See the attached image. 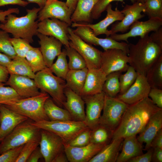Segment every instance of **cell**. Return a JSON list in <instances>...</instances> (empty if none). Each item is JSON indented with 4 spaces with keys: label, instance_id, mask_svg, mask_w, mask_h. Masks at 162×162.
<instances>
[{
    "label": "cell",
    "instance_id": "6da1fadb",
    "mask_svg": "<svg viewBox=\"0 0 162 162\" xmlns=\"http://www.w3.org/2000/svg\"><path fill=\"white\" fill-rule=\"evenodd\" d=\"M160 109L148 96L128 105L119 125L113 132L112 140L136 135L142 130L151 116Z\"/></svg>",
    "mask_w": 162,
    "mask_h": 162
},
{
    "label": "cell",
    "instance_id": "7a4b0ae2",
    "mask_svg": "<svg viewBox=\"0 0 162 162\" xmlns=\"http://www.w3.org/2000/svg\"><path fill=\"white\" fill-rule=\"evenodd\" d=\"M128 55L129 65L138 74L146 76L162 55V47L154 42L148 35L140 38L135 44H129Z\"/></svg>",
    "mask_w": 162,
    "mask_h": 162
},
{
    "label": "cell",
    "instance_id": "3957f363",
    "mask_svg": "<svg viewBox=\"0 0 162 162\" xmlns=\"http://www.w3.org/2000/svg\"><path fill=\"white\" fill-rule=\"evenodd\" d=\"M41 9L34 8L26 10V14L17 17L11 14L0 23V29L11 34L14 37L26 40L30 43L33 42V37L38 33V24L36 20Z\"/></svg>",
    "mask_w": 162,
    "mask_h": 162
},
{
    "label": "cell",
    "instance_id": "277c9868",
    "mask_svg": "<svg viewBox=\"0 0 162 162\" xmlns=\"http://www.w3.org/2000/svg\"><path fill=\"white\" fill-rule=\"evenodd\" d=\"M49 98L48 94L43 92L37 96L7 101L2 104L34 122L49 120L45 112L44 105L46 100Z\"/></svg>",
    "mask_w": 162,
    "mask_h": 162
},
{
    "label": "cell",
    "instance_id": "5b68a950",
    "mask_svg": "<svg viewBox=\"0 0 162 162\" xmlns=\"http://www.w3.org/2000/svg\"><path fill=\"white\" fill-rule=\"evenodd\" d=\"M39 89L49 94L58 106H63L66 100L64 90L66 87L64 80L54 75L49 68L37 72L34 79Z\"/></svg>",
    "mask_w": 162,
    "mask_h": 162
},
{
    "label": "cell",
    "instance_id": "8992f818",
    "mask_svg": "<svg viewBox=\"0 0 162 162\" xmlns=\"http://www.w3.org/2000/svg\"><path fill=\"white\" fill-rule=\"evenodd\" d=\"M32 121L29 118L20 123L1 141L0 155L40 136V129L32 123Z\"/></svg>",
    "mask_w": 162,
    "mask_h": 162
},
{
    "label": "cell",
    "instance_id": "52a82bcc",
    "mask_svg": "<svg viewBox=\"0 0 162 162\" xmlns=\"http://www.w3.org/2000/svg\"><path fill=\"white\" fill-rule=\"evenodd\" d=\"M32 123L40 129L52 132L58 136L64 143H67L83 131L89 128L84 122L74 120L32 121Z\"/></svg>",
    "mask_w": 162,
    "mask_h": 162
},
{
    "label": "cell",
    "instance_id": "ba28073f",
    "mask_svg": "<svg viewBox=\"0 0 162 162\" xmlns=\"http://www.w3.org/2000/svg\"><path fill=\"white\" fill-rule=\"evenodd\" d=\"M72 27L76 28L73 29L74 32L82 40L91 45L99 46L104 50L117 49L123 50L128 54L129 44L124 42H119L112 39L110 36L106 38L98 37L92 30L87 26L86 22H72Z\"/></svg>",
    "mask_w": 162,
    "mask_h": 162
},
{
    "label": "cell",
    "instance_id": "9c48e42d",
    "mask_svg": "<svg viewBox=\"0 0 162 162\" xmlns=\"http://www.w3.org/2000/svg\"><path fill=\"white\" fill-rule=\"evenodd\" d=\"M128 105L116 98L105 95L103 112L99 124L114 132L119 125Z\"/></svg>",
    "mask_w": 162,
    "mask_h": 162
},
{
    "label": "cell",
    "instance_id": "30bf717a",
    "mask_svg": "<svg viewBox=\"0 0 162 162\" xmlns=\"http://www.w3.org/2000/svg\"><path fill=\"white\" fill-rule=\"evenodd\" d=\"M68 33L70 46L75 49L83 57L88 69L100 68L102 51L84 41L69 27Z\"/></svg>",
    "mask_w": 162,
    "mask_h": 162
},
{
    "label": "cell",
    "instance_id": "8fae6325",
    "mask_svg": "<svg viewBox=\"0 0 162 162\" xmlns=\"http://www.w3.org/2000/svg\"><path fill=\"white\" fill-rule=\"evenodd\" d=\"M127 53L121 50L112 49L102 52L100 68L106 75L114 72H125L129 66Z\"/></svg>",
    "mask_w": 162,
    "mask_h": 162
},
{
    "label": "cell",
    "instance_id": "7c38bea8",
    "mask_svg": "<svg viewBox=\"0 0 162 162\" xmlns=\"http://www.w3.org/2000/svg\"><path fill=\"white\" fill-rule=\"evenodd\" d=\"M65 22L55 18H47L38 22V32L53 37L59 40L65 47H69L68 28Z\"/></svg>",
    "mask_w": 162,
    "mask_h": 162
},
{
    "label": "cell",
    "instance_id": "4fadbf2b",
    "mask_svg": "<svg viewBox=\"0 0 162 162\" xmlns=\"http://www.w3.org/2000/svg\"><path fill=\"white\" fill-rule=\"evenodd\" d=\"M162 26V19L150 18L144 21L138 20L130 26L128 32L122 34L115 33L110 37L118 41H124L128 43L129 38L136 36L142 38L148 35L150 32L157 30Z\"/></svg>",
    "mask_w": 162,
    "mask_h": 162
},
{
    "label": "cell",
    "instance_id": "5bb4252c",
    "mask_svg": "<svg viewBox=\"0 0 162 162\" xmlns=\"http://www.w3.org/2000/svg\"><path fill=\"white\" fill-rule=\"evenodd\" d=\"M39 145L46 162H52L59 154L64 151V142L62 138L45 130L40 129Z\"/></svg>",
    "mask_w": 162,
    "mask_h": 162
},
{
    "label": "cell",
    "instance_id": "9a60e30c",
    "mask_svg": "<svg viewBox=\"0 0 162 162\" xmlns=\"http://www.w3.org/2000/svg\"><path fill=\"white\" fill-rule=\"evenodd\" d=\"M145 8L143 4L136 1L131 5L126 4L121 12L124 15L122 20L112 24L110 30V35L118 32L125 33L135 22L145 16L142 12Z\"/></svg>",
    "mask_w": 162,
    "mask_h": 162
},
{
    "label": "cell",
    "instance_id": "2e32d148",
    "mask_svg": "<svg viewBox=\"0 0 162 162\" xmlns=\"http://www.w3.org/2000/svg\"><path fill=\"white\" fill-rule=\"evenodd\" d=\"M105 96L104 94L102 92L82 97L86 106L84 122L91 130L99 124L104 105Z\"/></svg>",
    "mask_w": 162,
    "mask_h": 162
},
{
    "label": "cell",
    "instance_id": "e0dca14e",
    "mask_svg": "<svg viewBox=\"0 0 162 162\" xmlns=\"http://www.w3.org/2000/svg\"><path fill=\"white\" fill-rule=\"evenodd\" d=\"M151 88L146 76L138 74L135 81L129 88L116 98L128 105L132 104L148 96Z\"/></svg>",
    "mask_w": 162,
    "mask_h": 162
},
{
    "label": "cell",
    "instance_id": "ac0fdd59",
    "mask_svg": "<svg viewBox=\"0 0 162 162\" xmlns=\"http://www.w3.org/2000/svg\"><path fill=\"white\" fill-rule=\"evenodd\" d=\"M72 13L65 2L58 0L46 4L38 12V22L47 18H55L65 22L70 26L72 23L71 17Z\"/></svg>",
    "mask_w": 162,
    "mask_h": 162
},
{
    "label": "cell",
    "instance_id": "d6986e66",
    "mask_svg": "<svg viewBox=\"0 0 162 162\" xmlns=\"http://www.w3.org/2000/svg\"><path fill=\"white\" fill-rule=\"evenodd\" d=\"M4 85L9 86L22 98L37 96L41 93L34 80L26 76L10 74Z\"/></svg>",
    "mask_w": 162,
    "mask_h": 162
},
{
    "label": "cell",
    "instance_id": "ffe728a7",
    "mask_svg": "<svg viewBox=\"0 0 162 162\" xmlns=\"http://www.w3.org/2000/svg\"><path fill=\"white\" fill-rule=\"evenodd\" d=\"M39 39L40 50L46 67L50 68L57 56L62 52V43L58 39L51 36L38 33L36 35Z\"/></svg>",
    "mask_w": 162,
    "mask_h": 162
},
{
    "label": "cell",
    "instance_id": "44dd1931",
    "mask_svg": "<svg viewBox=\"0 0 162 162\" xmlns=\"http://www.w3.org/2000/svg\"><path fill=\"white\" fill-rule=\"evenodd\" d=\"M105 145L90 143L85 146L74 147L64 143V151L69 162H89Z\"/></svg>",
    "mask_w": 162,
    "mask_h": 162
},
{
    "label": "cell",
    "instance_id": "7402d4cb",
    "mask_svg": "<svg viewBox=\"0 0 162 162\" xmlns=\"http://www.w3.org/2000/svg\"><path fill=\"white\" fill-rule=\"evenodd\" d=\"M0 141L18 124L29 119L0 104Z\"/></svg>",
    "mask_w": 162,
    "mask_h": 162
},
{
    "label": "cell",
    "instance_id": "603a6c76",
    "mask_svg": "<svg viewBox=\"0 0 162 162\" xmlns=\"http://www.w3.org/2000/svg\"><path fill=\"white\" fill-rule=\"evenodd\" d=\"M64 94L66 99L63 106L68 111L74 120L84 122L86 117L85 103L82 98L67 87Z\"/></svg>",
    "mask_w": 162,
    "mask_h": 162
},
{
    "label": "cell",
    "instance_id": "cb8c5ba5",
    "mask_svg": "<svg viewBox=\"0 0 162 162\" xmlns=\"http://www.w3.org/2000/svg\"><path fill=\"white\" fill-rule=\"evenodd\" d=\"M162 128V109H160L150 117L142 130L139 133L137 140L142 144L145 143V149L151 148L152 140L158 131Z\"/></svg>",
    "mask_w": 162,
    "mask_h": 162
},
{
    "label": "cell",
    "instance_id": "d4e9b609",
    "mask_svg": "<svg viewBox=\"0 0 162 162\" xmlns=\"http://www.w3.org/2000/svg\"><path fill=\"white\" fill-rule=\"evenodd\" d=\"M106 76L100 68L88 69L80 96L82 97L102 92Z\"/></svg>",
    "mask_w": 162,
    "mask_h": 162
},
{
    "label": "cell",
    "instance_id": "484cf974",
    "mask_svg": "<svg viewBox=\"0 0 162 162\" xmlns=\"http://www.w3.org/2000/svg\"><path fill=\"white\" fill-rule=\"evenodd\" d=\"M105 10L107 12L106 17L98 22L94 24L86 22V25L92 29L96 36L105 34L106 37L110 36V32L107 29L108 27L114 22L121 21L124 17V14L117 8L113 10L111 4L108 5Z\"/></svg>",
    "mask_w": 162,
    "mask_h": 162
},
{
    "label": "cell",
    "instance_id": "4316f807",
    "mask_svg": "<svg viewBox=\"0 0 162 162\" xmlns=\"http://www.w3.org/2000/svg\"><path fill=\"white\" fill-rule=\"evenodd\" d=\"M122 151L116 162H128L131 158L143 154L142 144L137 140L136 135L126 137L123 139Z\"/></svg>",
    "mask_w": 162,
    "mask_h": 162
},
{
    "label": "cell",
    "instance_id": "83f0119b",
    "mask_svg": "<svg viewBox=\"0 0 162 162\" xmlns=\"http://www.w3.org/2000/svg\"><path fill=\"white\" fill-rule=\"evenodd\" d=\"M124 139H116L111 140L105 145L89 162H116Z\"/></svg>",
    "mask_w": 162,
    "mask_h": 162
},
{
    "label": "cell",
    "instance_id": "f1b7e54d",
    "mask_svg": "<svg viewBox=\"0 0 162 162\" xmlns=\"http://www.w3.org/2000/svg\"><path fill=\"white\" fill-rule=\"evenodd\" d=\"M100 0H78L76 7L71 15L72 22H92L91 13L96 4Z\"/></svg>",
    "mask_w": 162,
    "mask_h": 162
},
{
    "label": "cell",
    "instance_id": "f546056e",
    "mask_svg": "<svg viewBox=\"0 0 162 162\" xmlns=\"http://www.w3.org/2000/svg\"><path fill=\"white\" fill-rule=\"evenodd\" d=\"M88 69H69L65 78L66 87L80 96L86 80Z\"/></svg>",
    "mask_w": 162,
    "mask_h": 162
},
{
    "label": "cell",
    "instance_id": "4dcf8cb0",
    "mask_svg": "<svg viewBox=\"0 0 162 162\" xmlns=\"http://www.w3.org/2000/svg\"><path fill=\"white\" fill-rule=\"evenodd\" d=\"M44 108L49 120L64 121L73 120L67 110L58 106L50 98L45 101Z\"/></svg>",
    "mask_w": 162,
    "mask_h": 162
},
{
    "label": "cell",
    "instance_id": "1f68e13d",
    "mask_svg": "<svg viewBox=\"0 0 162 162\" xmlns=\"http://www.w3.org/2000/svg\"><path fill=\"white\" fill-rule=\"evenodd\" d=\"M9 74L24 76L34 79L35 74L25 58L16 56L7 67Z\"/></svg>",
    "mask_w": 162,
    "mask_h": 162
},
{
    "label": "cell",
    "instance_id": "d6a6232c",
    "mask_svg": "<svg viewBox=\"0 0 162 162\" xmlns=\"http://www.w3.org/2000/svg\"><path fill=\"white\" fill-rule=\"evenodd\" d=\"M145 76L151 88L162 89V55L149 69Z\"/></svg>",
    "mask_w": 162,
    "mask_h": 162
},
{
    "label": "cell",
    "instance_id": "836d02e7",
    "mask_svg": "<svg viewBox=\"0 0 162 162\" xmlns=\"http://www.w3.org/2000/svg\"><path fill=\"white\" fill-rule=\"evenodd\" d=\"M113 131L106 127L99 124L91 130L90 142L106 145L112 140Z\"/></svg>",
    "mask_w": 162,
    "mask_h": 162
},
{
    "label": "cell",
    "instance_id": "e575fe53",
    "mask_svg": "<svg viewBox=\"0 0 162 162\" xmlns=\"http://www.w3.org/2000/svg\"><path fill=\"white\" fill-rule=\"evenodd\" d=\"M122 72L119 71L111 73L106 76L103 85L102 92L106 96L116 98L120 91L119 77Z\"/></svg>",
    "mask_w": 162,
    "mask_h": 162
},
{
    "label": "cell",
    "instance_id": "d590c367",
    "mask_svg": "<svg viewBox=\"0 0 162 162\" xmlns=\"http://www.w3.org/2000/svg\"><path fill=\"white\" fill-rule=\"evenodd\" d=\"M25 58L34 73L47 67L39 48L32 46L27 53Z\"/></svg>",
    "mask_w": 162,
    "mask_h": 162
},
{
    "label": "cell",
    "instance_id": "8d00e7d4",
    "mask_svg": "<svg viewBox=\"0 0 162 162\" xmlns=\"http://www.w3.org/2000/svg\"><path fill=\"white\" fill-rule=\"evenodd\" d=\"M67 56L65 49L63 50L55 62L50 68L57 76L64 80L69 70Z\"/></svg>",
    "mask_w": 162,
    "mask_h": 162
},
{
    "label": "cell",
    "instance_id": "74e56055",
    "mask_svg": "<svg viewBox=\"0 0 162 162\" xmlns=\"http://www.w3.org/2000/svg\"><path fill=\"white\" fill-rule=\"evenodd\" d=\"M65 48L66 54L69 59L68 63L69 69L78 70L87 68L84 59L75 49L70 46Z\"/></svg>",
    "mask_w": 162,
    "mask_h": 162
},
{
    "label": "cell",
    "instance_id": "f35d334b",
    "mask_svg": "<svg viewBox=\"0 0 162 162\" xmlns=\"http://www.w3.org/2000/svg\"><path fill=\"white\" fill-rule=\"evenodd\" d=\"M124 74L121 73L119 77L120 91L119 94L125 92L135 81L138 74L134 69L129 65Z\"/></svg>",
    "mask_w": 162,
    "mask_h": 162
},
{
    "label": "cell",
    "instance_id": "ab89813d",
    "mask_svg": "<svg viewBox=\"0 0 162 162\" xmlns=\"http://www.w3.org/2000/svg\"><path fill=\"white\" fill-rule=\"evenodd\" d=\"M143 4L149 19H162V0H148Z\"/></svg>",
    "mask_w": 162,
    "mask_h": 162
},
{
    "label": "cell",
    "instance_id": "60d3db41",
    "mask_svg": "<svg viewBox=\"0 0 162 162\" xmlns=\"http://www.w3.org/2000/svg\"><path fill=\"white\" fill-rule=\"evenodd\" d=\"M10 38L8 33L0 30V52L13 59L16 55L10 42Z\"/></svg>",
    "mask_w": 162,
    "mask_h": 162
},
{
    "label": "cell",
    "instance_id": "b9f144b4",
    "mask_svg": "<svg viewBox=\"0 0 162 162\" xmlns=\"http://www.w3.org/2000/svg\"><path fill=\"white\" fill-rule=\"evenodd\" d=\"M10 41L17 56L25 58L27 53L32 46L27 40L20 38H10Z\"/></svg>",
    "mask_w": 162,
    "mask_h": 162
},
{
    "label": "cell",
    "instance_id": "7bdbcfd3",
    "mask_svg": "<svg viewBox=\"0 0 162 162\" xmlns=\"http://www.w3.org/2000/svg\"><path fill=\"white\" fill-rule=\"evenodd\" d=\"M40 137L30 140L25 143L16 162H26L33 152L40 144Z\"/></svg>",
    "mask_w": 162,
    "mask_h": 162
},
{
    "label": "cell",
    "instance_id": "ee69618b",
    "mask_svg": "<svg viewBox=\"0 0 162 162\" xmlns=\"http://www.w3.org/2000/svg\"><path fill=\"white\" fill-rule=\"evenodd\" d=\"M91 129L85 130L80 132L67 143L68 145L74 147L86 146L90 143Z\"/></svg>",
    "mask_w": 162,
    "mask_h": 162
},
{
    "label": "cell",
    "instance_id": "f6af8a7d",
    "mask_svg": "<svg viewBox=\"0 0 162 162\" xmlns=\"http://www.w3.org/2000/svg\"><path fill=\"white\" fill-rule=\"evenodd\" d=\"M4 85H0V104L22 98L12 87H5Z\"/></svg>",
    "mask_w": 162,
    "mask_h": 162
},
{
    "label": "cell",
    "instance_id": "bcb514c9",
    "mask_svg": "<svg viewBox=\"0 0 162 162\" xmlns=\"http://www.w3.org/2000/svg\"><path fill=\"white\" fill-rule=\"evenodd\" d=\"M124 0H100L94 6L91 13L92 19H97L101 15L102 13L106 10L109 4L114 1H123ZM133 3L136 0H129Z\"/></svg>",
    "mask_w": 162,
    "mask_h": 162
},
{
    "label": "cell",
    "instance_id": "7dc6e473",
    "mask_svg": "<svg viewBox=\"0 0 162 162\" xmlns=\"http://www.w3.org/2000/svg\"><path fill=\"white\" fill-rule=\"evenodd\" d=\"M24 144L10 149L0 155V162H16Z\"/></svg>",
    "mask_w": 162,
    "mask_h": 162
},
{
    "label": "cell",
    "instance_id": "c3c4849f",
    "mask_svg": "<svg viewBox=\"0 0 162 162\" xmlns=\"http://www.w3.org/2000/svg\"><path fill=\"white\" fill-rule=\"evenodd\" d=\"M148 96L154 104L162 109V89L151 88Z\"/></svg>",
    "mask_w": 162,
    "mask_h": 162
},
{
    "label": "cell",
    "instance_id": "681fc988",
    "mask_svg": "<svg viewBox=\"0 0 162 162\" xmlns=\"http://www.w3.org/2000/svg\"><path fill=\"white\" fill-rule=\"evenodd\" d=\"M153 148H151L145 154L133 158L128 160V162H150L152 161Z\"/></svg>",
    "mask_w": 162,
    "mask_h": 162
},
{
    "label": "cell",
    "instance_id": "f907efd6",
    "mask_svg": "<svg viewBox=\"0 0 162 162\" xmlns=\"http://www.w3.org/2000/svg\"><path fill=\"white\" fill-rule=\"evenodd\" d=\"M149 36L154 42L162 47V26L157 30L153 32Z\"/></svg>",
    "mask_w": 162,
    "mask_h": 162
},
{
    "label": "cell",
    "instance_id": "816d5d0a",
    "mask_svg": "<svg viewBox=\"0 0 162 162\" xmlns=\"http://www.w3.org/2000/svg\"><path fill=\"white\" fill-rule=\"evenodd\" d=\"M29 3L22 0H0V7L7 5H17L25 7Z\"/></svg>",
    "mask_w": 162,
    "mask_h": 162
},
{
    "label": "cell",
    "instance_id": "f5cc1de1",
    "mask_svg": "<svg viewBox=\"0 0 162 162\" xmlns=\"http://www.w3.org/2000/svg\"><path fill=\"white\" fill-rule=\"evenodd\" d=\"M151 148H162V129H160L154 137L151 143Z\"/></svg>",
    "mask_w": 162,
    "mask_h": 162
},
{
    "label": "cell",
    "instance_id": "db71d44e",
    "mask_svg": "<svg viewBox=\"0 0 162 162\" xmlns=\"http://www.w3.org/2000/svg\"><path fill=\"white\" fill-rule=\"evenodd\" d=\"M42 158L43 156L40 147L38 146L31 154L26 162H37Z\"/></svg>",
    "mask_w": 162,
    "mask_h": 162
},
{
    "label": "cell",
    "instance_id": "11a10c76",
    "mask_svg": "<svg viewBox=\"0 0 162 162\" xmlns=\"http://www.w3.org/2000/svg\"><path fill=\"white\" fill-rule=\"evenodd\" d=\"M20 10L18 8H9L5 10H0V21L1 22L4 21L6 16L10 14L16 13L18 14Z\"/></svg>",
    "mask_w": 162,
    "mask_h": 162
},
{
    "label": "cell",
    "instance_id": "9f6ffc18",
    "mask_svg": "<svg viewBox=\"0 0 162 162\" xmlns=\"http://www.w3.org/2000/svg\"><path fill=\"white\" fill-rule=\"evenodd\" d=\"M153 148L152 161L154 162H162V148Z\"/></svg>",
    "mask_w": 162,
    "mask_h": 162
},
{
    "label": "cell",
    "instance_id": "6f0895ef",
    "mask_svg": "<svg viewBox=\"0 0 162 162\" xmlns=\"http://www.w3.org/2000/svg\"><path fill=\"white\" fill-rule=\"evenodd\" d=\"M9 74L7 67L0 64V82H6L8 79Z\"/></svg>",
    "mask_w": 162,
    "mask_h": 162
},
{
    "label": "cell",
    "instance_id": "680465c9",
    "mask_svg": "<svg viewBox=\"0 0 162 162\" xmlns=\"http://www.w3.org/2000/svg\"><path fill=\"white\" fill-rule=\"evenodd\" d=\"M12 59L7 55L0 52V64L6 67L10 63Z\"/></svg>",
    "mask_w": 162,
    "mask_h": 162
},
{
    "label": "cell",
    "instance_id": "91938a15",
    "mask_svg": "<svg viewBox=\"0 0 162 162\" xmlns=\"http://www.w3.org/2000/svg\"><path fill=\"white\" fill-rule=\"evenodd\" d=\"M68 161L64 151L59 154L54 158L52 162H68Z\"/></svg>",
    "mask_w": 162,
    "mask_h": 162
},
{
    "label": "cell",
    "instance_id": "94428289",
    "mask_svg": "<svg viewBox=\"0 0 162 162\" xmlns=\"http://www.w3.org/2000/svg\"><path fill=\"white\" fill-rule=\"evenodd\" d=\"M78 1V0H66V4L72 13L75 9Z\"/></svg>",
    "mask_w": 162,
    "mask_h": 162
},
{
    "label": "cell",
    "instance_id": "6125c7cd",
    "mask_svg": "<svg viewBox=\"0 0 162 162\" xmlns=\"http://www.w3.org/2000/svg\"><path fill=\"white\" fill-rule=\"evenodd\" d=\"M29 3L37 4L41 9L46 4L48 0H25Z\"/></svg>",
    "mask_w": 162,
    "mask_h": 162
},
{
    "label": "cell",
    "instance_id": "be15d7a7",
    "mask_svg": "<svg viewBox=\"0 0 162 162\" xmlns=\"http://www.w3.org/2000/svg\"><path fill=\"white\" fill-rule=\"evenodd\" d=\"M147 0H136V1L143 4Z\"/></svg>",
    "mask_w": 162,
    "mask_h": 162
},
{
    "label": "cell",
    "instance_id": "e7e4bbea",
    "mask_svg": "<svg viewBox=\"0 0 162 162\" xmlns=\"http://www.w3.org/2000/svg\"><path fill=\"white\" fill-rule=\"evenodd\" d=\"M56 0H48L46 4H48L52 2L56 1Z\"/></svg>",
    "mask_w": 162,
    "mask_h": 162
},
{
    "label": "cell",
    "instance_id": "03108f58",
    "mask_svg": "<svg viewBox=\"0 0 162 162\" xmlns=\"http://www.w3.org/2000/svg\"><path fill=\"white\" fill-rule=\"evenodd\" d=\"M4 84L3 83H2V82H0V85H3Z\"/></svg>",
    "mask_w": 162,
    "mask_h": 162
},
{
    "label": "cell",
    "instance_id": "003e7915",
    "mask_svg": "<svg viewBox=\"0 0 162 162\" xmlns=\"http://www.w3.org/2000/svg\"><path fill=\"white\" fill-rule=\"evenodd\" d=\"M0 116H1V113H0Z\"/></svg>",
    "mask_w": 162,
    "mask_h": 162
}]
</instances>
